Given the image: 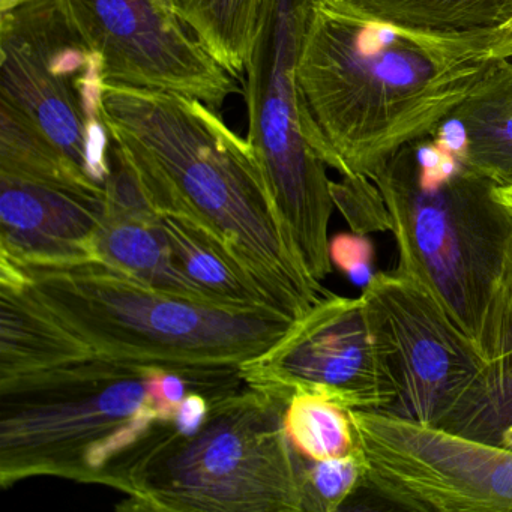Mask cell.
<instances>
[{"label": "cell", "mask_w": 512, "mask_h": 512, "mask_svg": "<svg viewBox=\"0 0 512 512\" xmlns=\"http://www.w3.org/2000/svg\"><path fill=\"white\" fill-rule=\"evenodd\" d=\"M166 368L68 362L0 379V487L50 476L122 491L128 473L173 427ZM172 371V370H170Z\"/></svg>", "instance_id": "obj_5"}, {"label": "cell", "mask_w": 512, "mask_h": 512, "mask_svg": "<svg viewBox=\"0 0 512 512\" xmlns=\"http://www.w3.org/2000/svg\"><path fill=\"white\" fill-rule=\"evenodd\" d=\"M329 256L332 265L337 266L353 283L367 286L371 277L373 245L358 233H341L329 241Z\"/></svg>", "instance_id": "obj_24"}, {"label": "cell", "mask_w": 512, "mask_h": 512, "mask_svg": "<svg viewBox=\"0 0 512 512\" xmlns=\"http://www.w3.org/2000/svg\"><path fill=\"white\" fill-rule=\"evenodd\" d=\"M296 320L275 308L200 301L101 260L29 265L0 257V379L98 361L155 365L227 391Z\"/></svg>", "instance_id": "obj_1"}, {"label": "cell", "mask_w": 512, "mask_h": 512, "mask_svg": "<svg viewBox=\"0 0 512 512\" xmlns=\"http://www.w3.org/2000/svg\"><path fill=\"white\" fill-rule=\"evenodd\" d=\"M503 28L508 29V31H511V34H512V20H511V22L508 23V25L503 26Z\"/></svg>", "instance_id": "obj_28"}, {"label": "cell", "mask_w": 512, "mask_h": 512, "mask_svg": "<svg viewBox=\"0 0 512 512\" xmlns=\"http://www.w3.org/2000/svg\"><path fill=\"white\" fill-rule=\"evenodd\" d=\"M313 0H263L245 71L248 143L275 205L314 280L332 272L334 211L325 146L298 82V59Z\"/></svg>", "instance_id": "obj_7"}, {"label": "cell", "mask_w": 512, "mask_h": 512, "mask_svg": "<svg viewBox=\"0 0 512 512\" xmlns=\"http://www.w3.org/2000/svg\"><path fill=\"white\" fill-rule=\"evenodd\" d=\"M284 427L293 449L310 460L343 457L358 449L350 410L322 395H289Z\"/></svg>", "instance_id": "obj_20"}, {"label": "cell", "mask_w": 512, "mask_h": 512, "mask_svg": "<svg viewBox=\"0 0 512 512\" xmlns=\"http://www.w3.org/2000/svg\"><path fill=\"white\" fill-rule=\"evenodd\" d=\"M299 479L302 512L340 511L364 485V455L359 446L352 454L326 460H310L301 455Z\"/></svg>", "instance_id": "obj_22"}, {"label": "cell", "mask_w": 512, "mask_h": 512, "mask_svg": "<svg viewBox=\"0 0 512 512\" xmlns=\"http://www.w3.org/2000/svg\"><path fill=\"white\" fill-rule=\"evenodd\" d=\"M464 158L497 187L512 185V70L451 118Z\"/></svg>", "instance_id": "obj_16"}, {"label": "cell", "mask_w": 512, "mask_h": 512, "mask_svg": "<svg viewBox=\"0 0 512 512\" xmlns=\"http://www.w3.org/2000/svg\"><path fill=\"white\" fill-rule=\"evenodd\" d=\"M362 296L388 343L397 383V398L380 413L439 427L487 361L439 302L406 275L374 274Z\"/></svg>", "instance_id": "obj_12"}, {"label": "cell", "mask_w": 512, "mask_h": 512, "mask_svg": "<svg viewBox=\"0 0 512 512\" xmlns=\"http://www.w3.org/2000/svg\"><path fill=\"white\" fill-rule=\"evenodd\" d=\"M331 191L335 208L340 209L353 233L365 236L391 230L388 209L371 179L343 176L340 182H332Z\"/></svg>", "instance_id": "obj_23"}, {"label": "cell", "mask_w": 512, "mask_h": 512, "mask_svg": "<svg viewBox=\"0 0 512 512\" xmlns=\"http://www.w3.org/2000/svg\"><path fill=\"white\" fill-rule=\"evenodd\" d=\"M497 193H499L500 199L512 208V185H508V187H497Z\"/></svg>", "instance_id": "obj_27"}, {"label": "cell", "mask_w": 512, "mask_h": 512, "mask_svg": "<svg viewBox=\"0 0 512 512\" xmlns=\"http://www.w3.org/2000/svg\"><path fill=\"white\" fill-rule=\"evenodd\" d=\"M377 19L419 31L499 29L512 20V0H347Z\"/></svg>", "instance_id": "obj_19"}, {"label": "cell", "mask_w": 512, "mask_h": 512, "mask_svg": "<svg viewBox=\"0 0 512 512\" xmlns=\"http://www.w3.org/2000/svg\"><path fill=\"white\" fill-rule=\"evenodd\" d=\"M160 217L173 254L190 280L227 304L275 308L286 313L269 287L223 239L187 218L169 214Z\"/></svg>", "instance_id": "obj_15"}, {"label": "cell", "mask_w": 512, "mask_h": 512, "mask_svg": "<svg viewBox=\"0 0 512 512\" xmlns=\"http://www.w3.org/2000/svg\"><path fill=\"white\" fill-rule=\"evenodd\" d=\"M512 352V305L511 313H509L508 322H506L505 331H503L502 340H500L499 347H497L496 356L493 359L500 358V356L508 355ZM491 359V361H493Z\"/></svg>", "instance_id": "obj_26"}, {"label": "cell", "mask_w": 512, "mask_h": 512, "mask_svg": "<svg viewBox=\"0 0 512 512\" xmlns=\"http://www.w3.org/2000/svg\"><path fill=\"white\" fill-rule=\"evenodd\" d=\"M439 427L512 449V352L485 364Z\"/></svg>", "instance_id": "obj_18"}, {"label": "cell", "mask_w": 512, "mask_h": 512, "mask_svg": "<svg viewBox=\"0 0 512 512\" xmlns=\"http://www.w3.org/2000/svg\"><path fill=\"white\" fill-rule=\"evenodd\" d=\"M107 188L0 172V257L29 265L98 260Z\"/></svg>", "instance_id": "obj_13"}, {"label": "cell", "mask_w": 512, "mask_h": 512, "mask_svg": "<svg viewBox=\"0 0 512 512\" xmlns=\"http://www.w3.org/2000/svg\"><path fill=\"white\" fill-rule=\"evenodd\" d=\"M350 416L374 496L409 511L512 512V449L388 413Z\"/></svg>", "instance_id": "obj_9"}, {"label": "cell", "mask_w": 512, "mask_h": 512, "mask_svg": "<svg viewBox=\"0 0 512 512\" xmlns=\"http://www.w3.org/2000/svg\"><path fill=\"white\" fill-rule=\"evenodd\" d=\"M284 406L248 385L211 398L196 434L173 424L134 464L119 511L302 512Z\"/></svg>", "instance_id": "obj_6"}, {"label": "cell", "mask_w": 512, "mask_h": 512, "mask_svg": "<svg viewBox=\"0 0 512 512\" xmlns=\"http://www.w3.org/2000/svg\"><path fill=\"white\" fill-rule=\"evenodd\" d=\"M0 172L94 184L34 121L0 100Z\"/></svg>", "instance_id": "obj_21"}, {"label": "cell", "mask_w": 512, "mask_h": 512, "mask_svg": "<svg viewBox=\"0 0 512 512\" xmlns=\"http://www.w3.org/2000/svg\"><path fill=\"white\" fill-rule=\"evenodd\" d=\"M241 377L284 404L311 392L349 410L385 412L397 398L388 343L362 295L323 296L280 341L245 362Z\"/></svg>", "instance_id": "obj_10"}, {"label": "cell", "mask_w": 512, "mask_h": 512, "mask_svg": "<svg viewBox=\"0 0 512 512\" xmlns=\"http://www.w3.org/2000/svg\"><path fill=\"white\" fill-rule=\"evenodd\" d=\"M106 85L172 92L220 110L239 94L224 70L176 16L169 0H59Z\"/></svg>", "instance_id": "obj_11"}, {"label": "cell", "mask_w": 512, "mask_h": 512, "mask_svg": "<svg viewBox=\"0 0 512 512\" xmlns=\"http://www.w3.org/2000/svg\"><path fill=\"white\" fill-rule=\"evenodd\" d=\"M103 113L115 154L157 214L223 239L293 319L328 295L302 262L253 148L217 110L172 92L104 85Z\"/></svg>", "instance_id": "obj_3"}, {"label": "cell", "mask_w": 512, "mask_h": 512, "mask_svg": "<svg viewBox=\"0 0 512 512\" xmlns=\"http://www.w3.org/2000/svg\"><path fill=\"white\" fill-rule=\"evenodd\" d=\"M104 85L100 59L59 0H0V100L107 188L113 140L103 113Z\"/></svg>", "instance_id": "obj_8"}, {"label": "cell", "mask_w": 512, "mask_h": 512, "mask_svg": "<svg viewBox=\"0 0 512 512\" xmlns=\"http://www.w3.org/2000/svg\"><path fill=\"white\" fill-rule=\"evenodd\" d=\"M95 248L98 260L155 289L200 301L223 302L190 280L179 266L160 214L149 205L115 149L113 172L107 182L106 215Z\"/></svg>", "instance_id": "obj_14"}, {"label": "cell", "mask_w": 512, "mask_h": 512, "mask_svg": "<svg viewBox=\"0 0 512 512\" xmlns=\"http://www.w3.org/2000/svg\"><path fill=\"white\" fill-rule=\"evenodd\" d=\"M397 242L395 271L427 290L485 361L512 305V208L464 158L451 119L373 176Z\"/></svg>", "instance_id": "obj_4"}, {"label": "cell", "mask_w": 512, "mask_h": 512, "mask_svg": "<svg viewBox=\"0 0 512 512\" xmlns=\"http://www.w3.org/2000/svg\"><path fill=\"white\" fill-rule=\"evenodd\" d=\"M208 415L209 397L200 392H190L176 407L173 424L182 436H193L203 427Z\"/></svg>", "instance_id": "obj_25"}, {"label": "cell", "mask_w": 512, "mask_h": 512, "mask_svg": "<svg viewBox=\"0 0 512 512\" xmlns=\"http://www.w3.org/2000/svg\"><path fill=\"white\" fill-rule=\"evenodd\" d=\"M511 70L508 29L419 31L347 0H313L298 82L328 167L373 179L395 152Z\"/></svg>", "instance_id": "obj_2"}, {"label": "cell", "mask_w": 512, "mask_h": 512, "mask_svg": "<svg viewBox=\"0 0 512 512\" xmlns=\"http://www.w3.org/2000/svg\"><path fill=\"white\" fill-rule=\"evenodd\" d=\"M176 16L233 77L244 79L263 0H169Z\"/></svg>", "instance_id": "obj_17"}]
</instances>
